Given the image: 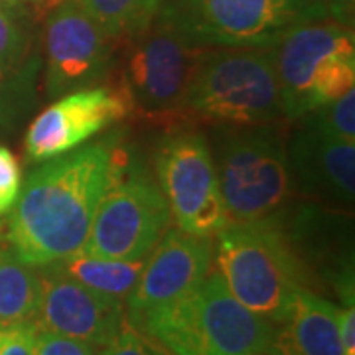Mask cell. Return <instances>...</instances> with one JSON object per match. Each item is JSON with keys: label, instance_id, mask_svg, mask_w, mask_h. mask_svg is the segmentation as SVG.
Wrapping results in <instances>:
<instances>
[{"label": "cell", "instance_id": "cell-1", "mask_svg": "<svg viewBox=\"0 0 355 355\" xmlns=\"http://www.w3.org/2000/svg\"><path fill=\"white\" fill-rule=\"evenodd\" d=\"M127 162L114 137L46 160L30 172L8 221V241L30 266L83 249L103 196Z\"/></svg>", "mask_w": 355, "mask_h": 355}, {"label": "cell", "instance_id": "cell-2", "mask_svg": "<svg viewBox=\"0 0 355 355\" xmlns=\"http://www.w3.org/2000/svg\"><path fill=\"white\" fill-rule=\"evenodd\" d=\"M279 123L217 128L211 156L227 225L279 223L288 214L296 190Z\"/></svg>", "mask_w": 355, "mask_h": 355}, {"label": "cell", "instance_id": "cell-3", "mask_svg": "<svg viewBox=\"0 0 355 355\" xmlns=\"http://www.w3.org/2000/svg\"><path fill=\"white\" fill-rule=\"evenodd\" d=\"M174 355L266 354L272 324L229 292L221 275H209L176 302L135 322Z\"/></svg>", "mask_w": 355, "mask_h": 355}, {"label": "cell", "instance_id": "cell-4", "mask_svg": "<svg viewBox=\"0 0 355 355\" xmlns=\"http://www.w3.org/2000/svg\"><path fill=\"white\" fill-rule=\"evenodd\" d=\"M182 116L219 127H249L284 119L268 48L209 46L191 77Z\"/></svg>", "mask_w": 355, "mask_h": 355}, {"label": "cell", "instance_id": "cell-5", "mask_svg": "<svg viewBox=\"0 0 355 355\" xmlns=\"http://www.w3.org/2000/svg\"><path fill=\"white\" fill-rule=\"evenodd\" d=\"M214 261L229 292L268 324L288 314L308 272L275 223L225 225L216 235Z\"/></svg>", "mask_w": 355, "mask_h": 355}, {"label": "cell", "instance_id": "cell-6", "mask_svg": "<svg viewBox=\"0 0 355 355\" xmlns=\"http://www.w3.org/2000/svg\"><path fill=\"white\" fill-rule=\"evenodd\" d=\"M268 51L288 119H300L355 87L354 30L330 16L294 24Z\"/></svg>", "mask_w": 355, "mask_h": 355}, {"label": "cell", "instance_id": "cell-7", "mask_svg": "<svg viewBox=\"0 0 355 355\" xmlns=\"http://www.w3.org/2000/svg\"><path fill=\"white\" fill-rule=\"evenodd\" d=\"M121 87L128 111L142 116H182L191 77L209 46L190 40L164 8L146 30L127 40Z\"/></svg>", "mask_w": 355, "mask_h": 355}, {"label": "cell", "instance_id": "cell-8", "mask_svg": "<svg viewBox=\"0 0 355 355\" xmlns=\"http://www.w3.org/2000/svg\"><path fill=\"white\" fill-rule=\"evenodd\" d=\"M168 16L193 42L268 48L294 24L328 16L324 0H164Z\"/></svg>", "mask_w": 355, "mask_h": 355}, {"label": "cell", "instance_id": "cell-9", "mask_svg": "<svg viewBox=\"0 0 355 355\" xmlns=\"http://www.w3.org/2000/svg\"><path fill=\"white\" fill-rule=\"evenodd\" d=\"M170 221L172 211L156 178L127 158L103 196L81 251L114 261L146 259Z\"/></svg>", "mask_w": 355, "mask_h": 355}, {"label": "cell", "instance_id": "cell-10", "mask_svg": "<svg viewBox=\"0 0 355 355\" xmlns=\"http://www.w3.org/2000/svg\"><path fill=\"white\" fill-rule=\"evenodd\" d=\"M156 182L178 227L198 237H216L227 225L211 148L196 130L166 137L154 158Z\"/></svg>", "mask_w": 355, "mask_h": 355}, {"label": "cell", "instance_id": "cell-11", "mask_svg": "<svg viewBox=\"0 0 355 355\" xmlns=\"http://www.w3.org/2000/svg\"><path fill=\"white\" fill-rule=\"evenodd\" d=\"M111 42L79 0H58L44 28L46 95L58 99L101 81L111 64Z\"/></svg>", "mask_w": 355, "mask_h": 355}, {"label": "cell", "instance_id": "cell-12", "mask_svg": "<svg viewBox=\"0 0 355 355\" xmlns=\"http://www.w3.org/2000/svg\"><path fill=\"white\" fill-rule=\"evenodd\" d=\"M128 113L119 89L85 87L65 93L30 123L24 137L26 160L42 164L71 153Z\"/></svg>", "mask_w": 355, "mask_h": 355}, {"label": "cell", "instance_id": "cell-13", "mask_svg": "<svg viewBox=\"0 0 355 355\" xmlns=\"http://www.w3.org/2000/svg\"><path fill=\"white\" fill-rule=\"evenodd\" d=\"M214 265V243L182 229H168L154 245V251L127 300L128 322L164 308L186 296L202 282Z\"/></svg>", "mask_w": 355, "mask_h": 355}, {"label": "cell", "instance_id": "cell-14", "mask_svg": "<svg viewBox=\"0 0 355 355\" xmlns=\"http://www.w3.org/2000/svg\"><path fill=\"white\" fill-rule=\"evenodd\" d=\"M42 300L36 324L44 330L105 347L127 320L125 302L91 291L58 265L42 266Z\"/></svg>", "mask_w": 355, "mask_h": 355}, {"label": "cell", "instance_id": "cell-15", "mask_svg": "<svg viewBox=\"0 0 355 355\" xmlns=\"http://www.w3.org/2000/svg\"><path fill=\"white\" fill-rule=\"evenodd\" d=\"M286 156L294 190L330 205L354 203L355 140L334 135L306 113L286 142Z\"/></svg>", "mask_w": 355, "mask_h": 355}, {"label": "cell", "instance_id": "cell-16", "mask_svg": "<svg viewBox=\"0 0 355 355\" xmlns=\"http://www.w3.org/2000/svg\"><path fill=\"white\" fill-rule=\"evenodd\" d=\"M338 306L308 288L298 292L288 314L272 324L268 355H343Z\"/></svg>", "mask_w": 355, "mask_h": 355}, {"label": "cell", "instance_id": "cell-17", "mask_svg": "<svg viewBox=\"0 0 355 355\" xmlns=\"http://www.w3.org/2000/svg\"><path fill=\"white\" fill-rule=\"evenodd\" d=\"M42 279L12 249H0V330L38 320Z\"/></svg>", "mask_w": 355, "mask_h": 355}, {"label": "cell", "instance_id": "cell-18", "mask_svg": "<svg viewBox=\"0 0 355 355\" xmlns=\"http://www.w3.org/2000/svg\"><path fill=\"white\" fill-rule=\"evenodd\" d=\"M144 261L146 259L114 261V259H101L95 254L77 251L76 254L53 265L60 266L67 277L85 284L91 291L103 292L119 300H127L128 294L139 282Z\"/></svg>", "mask_w": 355, "mask_h": 355}, {"label": "cell", "instance_id": "cell-19", "mask_svg": "<svg viewBox=\"0 0 355 355\" xmlns=\"http://www.w3.org/2000/svg\"><path fill=\"white\" fill-rule=\"evenodd\" d=\"M111 40H130L153 24L164 0H79Z\"/></svg>", "mask_w": 355, "mask_h": 355}, {"label": "cell", "instance_id": "cell-20", "mask_svg": "<svg viewBox=\"0 0 355 355\" xmlns=\"http://www.w3.org/2000/svg\"><path fill=\"white\" fill-rule=\"evenodd\" d=\"M38 69V55L12 67H0V132L12 128L32 109Z\"/></svg>", "mask_w": 355, "mask_h": 355}, {"label": "cell", "instance_id": "cell-21", "mask_svg": "<svg viewBox=\"0 0 355 355\" xmlns=\"http://www.w3.org/2000/svg\"><path fill=\"white\" fill-rule=\"evenodd\" d=\"M28 32L10 6L0 4V67H12L24 62Z\"/></svg>", "mask_w": 355, "mask_h": 355}, {"label": "cell", "instance_id": "cell-22", "mask_svg": "<svg viewBox=\"0 0 355 355\" xmlns=\"http://www.w3.org/2000/svg\"><path fill=\"white\" fill-rule=\"evenodd\" d=\"M101 355H174L153 336L137 328L128 318L123 322L111 342L103 347Z\"/></svg>", "mask_w": 355, "mask_h": 355}, {"label": "cell", "instance_id": "cell-23", "mask_svg": "<svg viewBox=\"0 0 355 355\" xmlns=\"http://www.w3.org/2000/svg\"><path fill=\"white\" fill-rule=\"evenodd\" d=\"M310 114L334 135L355 140V87L343 93L340 99L310 111Z\"/></svg>", "mask_w": 355, "mask_h": 355}, {"label": "cell", "instance_id": "cell-24", "mask_svg": "<svg viewBox=\"0 0 355 355\" xmlns=\"http://www.w3.org/2000/svg\"><path fill=\"white\" fill-rule=\"evenodd\" d=\"M22 191V172L16 154L0 144V214H10Z\"/></svg>", "mask_w": 355, "mask_h": 355}, {"label": "cell", "instance_id": "cell-25", "mask_svg": "<svg viewBox=\"0 0 355 355\" xmlns=\"http://www.w3.org/2000/svg\"><path fill=\"white\" fill-rule=\"evenodd\" d=\"M34 355H99L95 345L69 336L40 328L34 340Z\"/></svg>", "mask_w": 355, "mask_h": 355}, {"label": "cell", "instance_id": "cell-26", "mask_svg": "<svg viewBox=\"0 0 355 355\" xmlns=\"http://www.w3.org/2000/svg\"><path fill=\"white\" fill-rule=\"evenodd\" d=\"M38 324H20L0 330V355H34Z\"/></svg>", "mask_w": 355, "mask_h": 355}, {"label": "cell", "instance_id": "cell-27", "mask_svg": "<svg viewBox=\"0 0 355 355\" xmlns=\"http://www.w3.org/2000/svg\"><path fill=\"white\" fill-rule=\"evenodd\" d=\"M338 330L342 340L343 355H355V306L354 300L345 302L343 308H338Z\"/></svg>", "mask_w": 355, "mask_h": 355}, {"label": "cell", "instance_id": "cell-28", "mask_svg": "<svg viewBox=\"0 0 355 355\" xmlns=\"http://www.w3.org/2000/svg\"><path fill=\"white\" fill-rule=\"evenodd\" d=\"M324 4H326L330 18L342 22V24H354L355 0H324Z\"/></svg>", "mask_w": 355, "mask_h": 355}, {"label": "cell", "instance_id": "cell-29", "mask_svg": "<svg viewBox=\"0 0 355 355\" xmlns=\"http://www.w3.org/2000/svg\"><path fill=\"white\" fill-rule=\"evenodd\" d=\"M22 2H26V0H0V4H2V6H10V8L18 6V4H22Z\"/></svg>", "mask_w": 355, "mask_h": 355}, {"label": "cell", "instance_id": "cell-30", "mask_svg": "<svg viewBox=\"0 0 355 355\" xmlns=\"http://www.w3.org/2000/svg\"><path fill=\"white\" fill-rule=\"evenodd\" d=\"M257 355H268V354H257Z\"/></svg>", "mask_w": 355, "mask_h": 355}]
</instances>
